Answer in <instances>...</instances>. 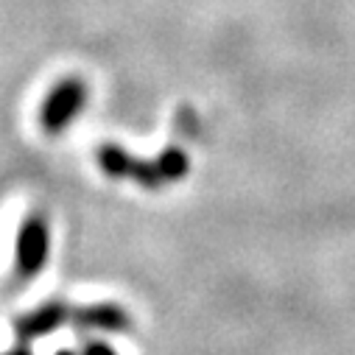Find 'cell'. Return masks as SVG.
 <instances>
[{
  "mask_svg": "<svg viewBox=\"0 0 355 355\" xmlns=\"http://www.w3.org/2000/svg\"><path fill=\"white\" fill-rule=\"evenodd\" d=\"M87 355H115V352L107 349V347H101V344H93L90 349H87Z\"/></svg>",
  "mask_w": 355,
  "mask_h": 355,
  "instance_id": "obj_1",
  "label": "cell"
}]
</instances>
